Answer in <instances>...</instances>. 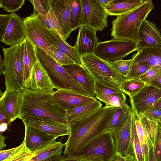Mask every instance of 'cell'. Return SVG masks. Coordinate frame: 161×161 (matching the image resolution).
<instances>
[{
	"label": "cell",
	"mask_w": 161,
	"mask_h": 161,
	"mask_svg": "<svg viewBox=\"0 0 161 161\" xmlns=\"http://www.w3.org/2000/svg\"><path fill=\"white\" fill-rule=\"evenodd\" d=\"M114 107L105 106L87 117L69 125L70 133L64 156L79 151L93 139L107 130Z\"/></svg>",
	"instance_id": "obj_1"
},
{
	"label": "cell",
	"mask_w": 161,
	"mask_h": 161,
	"mask_svg": "<svg viewBox=\"0 0 161 161\" xmlns=\"http://www.w3.org/2000/svg\"><path fill=\"white\" fill-rule=\"evenodd\" d=\"M52 92H38L25 88L21 94V115L28 114L49 118L65 125L66 111L55 99Z\"/></svg>",
	"instance_id": "obj_2"
},
{
	"label": "cell",
	"mask_w": 161,
	"mask_h": 161,
	"mask_svg": "<svg viewBox=\"0 0 161 161\" xmlns=\"http://www.w3.org/2000/svg\"><path fill=\"white\" fill-rule=\"evenodd\" d=\"M154 8L152 1L144 0L134 9L117 16L112 22L111 36L115 39L127 40L139 43L140 27Z\"/></svg>",
	"instance_id": "obj_3"
},
{
	"label": "cell",
	"mask_w": 161,
	"mask_h": 161,
	"mask_svg": "<svg viewBox=\"0 0 161 161\" xmlns=\"http://www.w3.org/2000/svg\"><path fill=\"white\" fill-rule=\"evenodd\" d=\"M39 61L44 68L55 89L68 90L89 97H93L75 81L63 66L42 49L36 47Z\"/></svg>",
	"instance_id": "obj_4"
},
{
	"label": "cell",
	"mask_w": 161,
	"mask_h": 161,
	"mask_svg": "<svg viewBox=\"0 0 161 161\" xmlns=\"http://www.w3.org/2000/svg\"><path fill=\"white\" fill-rule=\"evenodd\" d=\"M5 86V92H22L25 88L24 72L21 42L10 47H3Z\"/></svg>",
	"instance_id": "obj_5"
},
{
	"label": "cell",
	"mask_w": 161,
	"mask_h": 161,
	"mask_svg": "<svg viewBox=\"0 0 161 161\" xmlns=\"http://www.w3.org/2000/svg\"><path fill=\"white\" fill-rule=\"evenodd\" d=\"M82 65L94 81L120 90V87L125 78L109 63L94 54L81 56Z\"/></svg>",
	"instance_id": "obj_6"
},
{
	"label": "cell",
	"mask_w": 161,
	"mask_h": 161,
	"mask_svg": "<svg viewBox=\"0 0 161 161\" xmlns=\"http://www.w3.org/2000/svg\"><path fill=\"white\" fill-rule=\"evenodd\" d=\"M139 43L130 40L112 39L104 42H98L94 54L109 63H113L122 59L132 53L137 51Z\"/></svg>",
	"instance_id": "obj_7"
},
{
	"label": "cell",
	"mask_w": 161,
	"mask_h": 161,
	"mask_svg": "<svg viewBox=\"0 0 161 161\" xmlns=\"http://www.w3.org/2000/svg\"><path fill=\"white\" fill-rule=\"evenodd\" d=\"M24 23L15 13L0 14V40L12 46L22 42L26 38Z\"/></svg>",
	"instance_id": "obj_8"
},
{
	"label": "cell",
	"mask_w": 161,
	"mask_h": 161,
	"mask_svg": "<svg viewBox=\"0 0 161 161\" xmlns=\"http://www.w3.org/2000/svg\"><path fill=\"white\" fill-rule=\"evenodd\" d=\"M115 153L112 132L106 130L70 156H100L103 158V161H108Z\"/></svg>",
	"instance_id": "obj_9"
},
{
	"label": "cell",
	"mask_w": 161,
	"mask_h": 161,
	"mask_svg": "<svg viewBox=\"0 0 161 161\" xmlns=\"http://www.w3.org/2000/svg\"><path fill=\"white\" fill-rule=\"evenodd\" d=\"M82 14L80 27L85 26L97 31L108 26V15L99 0H81Z\"/></svg>",
	"instance_id": "obj_10"
},
{
	"label": "cell",
	"mask_w": 161,
	"mask_h": 161,
	"mask_svg": "<svg viewBox=\"0 0 161 161\" xmlns=\"http://www.w3.org/2000/svg\"><path fill=\"white\" fill-rule=\"evenodd\" d=\"M135 123L145 161H148L149 153L154 149L158 132L157 122L151 120L141 114L135 113Z\"/></svg>",
	"instance_id": "obj_11"
},
{
	"label": "cell",
	"mask_w": 161,
	"mask_h": 161,
	"mask_svg": "<svg viewBox=\"0 0 161 161\" xmlns=\"http://www.w3.org/2000/svg\"><path fill=\"white\" fill-rule=\"evenodd\" d=\"M26 37L35 47L42 49L55 59V56L50 45L46 39L43 23L38 14L33 13L23 19Z\"/></svg>",
	"instance_id": "obj_12"
},
{
	"label": "cell",
	"mask_w": 161,
	"mask_h": 161,
	"mask_svg": "<svg viewBox=\"0 0 161 161\" xmlns=\"http://www.w3.org/2000/svg\"><path fill=\"white\" fill-rule=\"evenodd\" d=\"M21 119L24 124H26L57 138L69 136V125L62 124L49 118L24 114L22 115Z\"/></svg>",
	"instance_id": "obj_13"
},
{
	"label": "cell",
	"mask_w": 161,
	"mask_h": 161,
	"mask_svg": "<svg viewBox=\"0 0 161 161\" xmlns=\"http://www.w3.org/2000/svg\"><path fill=\"white\" fill-rule=\"evenodd\" d=\"M161 97V89L146 84L139 92L130 98L131 110L136 114H139L153 107Z\"/></svg>",
	"instance_id": "obj_14"
},
{
	"label": "cell",
	"mask_w": 161,
	"mask_h": 161,
	"mask_svg": "<svg viewBox=\"0 0 161 161\" xmlns=\"http://www.w3.org/2000/svg\"><path fill=\"white\" fill-rule=\"evenodd\" d=\"M25 88L38 92L54 91L55 88L51 79L39 60L33 67Z\"/></svg>",
	"instance_id": "obj_15"
},
{
	"label": "cell",
	"mask_w": 161,
	"mask_h": 161,
	"mask_svg": "<svg viewBox=\"0 0 161 161\" xmlns=\"http://www.w3.org/2000/svg\"><path fill=\"white\" fill-rule=\"evenodd\" d=\"M74 0H49L52 10L63 33L64 40L68 38L73 32L70 24V16Z\"/></svg>",
	"instance_id": "obj_16"
},
{
	"label": "cell",
	"mask_w": 161,
	"mask_h": 161,
	"mask_svg": "<svg viewBox=\"0 0 161 161\" xmlns=\"http://www.w3.org/2000/svg\"><path fill=\"white\" fill-rule=\"evenodd\" d=\"M24 124L25 146L33 153L56 141L57 138L26 124Z\"/></svg>",
	"instance_id": "obj_17"
},
{
	"label": "cell",
	"mask_w": 161,
	"mask_h": 161,
	"mask_svg": "<svg viewBox=\"0 0 161 161\" xmlns=\"http://www.w3.org/2000/svg\"><path fill=\"white\" fill-rule=\"evenodd\" d=\"M95 95L105 106L120 107L126 101L125 95L120 90L111 87L94 81Z\"/></svg>",
	"instance_id": "obj_18"
},
{
	"label": "cell",
	"mask_w": 161,
	"mask_h": 161,
	"mask_svg": "<svg viewBox=\"0 0 161 161\" xmlns=\"http://www.w3.org/2000/svg\"><path fill=\"white\" fill-rule=\"evenodd\" d=\"M53 95L58 103L66 111L82 104L97 101L95 97L86 96L68 90H57Z\"/></svg>",
	"instance_id": "obj_19"
},
{
	"label": "cell",
	"mask_w": 161,
	"mask_h": 161,
	"mask_svg": "<svg viewBox=\"0 0 161 161\" xmlns=\"http://www.w3.org/2000/svg\"><path fill=\"white\" fill-rule=\"evenodd\" d=\"M22 92L15 90L4 92L0 97V106L11 124L17 118L21 119Z\"/></svg>",
	"instance_id": "obj_20"
},
{
	"label": "cell",
	"mask_w": 161,
	"mask_h": 161,
	"mask_svg": "<svg viewBox=\"0 0 161 161\" xmlns=\"http://www.w3.org/2000/svg\"><path fill=\"white\" fill-rule=\"evenodd\" d=\"M131 115L119 129L112 132L116 153L125 158L130 156L131 147Z\"/></svg>",
	"instance_id": "obj_21"
},
{
	"label": "cell",
	"mask_w": 161,
	"mask_h": 161,
	"mask_svg": "<svg viewBox=\"0 0 161 161\" xmlns=\"http://www.w3.org/2000/svg\"><path fill=\"white\" fill-rule=\"evenodd\" d=\"M43 29L45 37L50 45L64 53L75 63L82 65L81 56L75 46L70 45L56 31L48 28L44 24Z\"/></svg>",
	"instance_id": "obj_22"
},
{
	"label": "cell",
	"mask_w": 161,
	"mask_h": 161,
	"mask_svg": "<svg viewBox=\"0 0 161 161\" xmlns=\"http://www.w3.org/2000/svg\"><path fill=\"white\" fill-rule=\"evenodd\" d=\"M97 31L88 27L82 26L79 28L75 46L80 56L94 54L98 39Z\"/></svg>",
	"instance_id": "obj_23"
},
{
	"label": "cell",
	"mask_w": 161,
	"mask_h": 161,
	"mask_svg": "<svg viewBox=\"0 0 161 161\" xmlns=\"http://www.w3.org/2000/svg\"><path fill=\"white\" fill-rule=\"evenodd\" d=\"M139 48L161 47V34L155 24L146 19L140 29Z\"/></svg>",
	"instance_id": "obj_24"
},
{
	"label": "cell",
	"mask_w": 161,
	"mask_h": 161,
	"mask_svg": "<svg viewBox=\"0 0 161 161\" xmlns=\"http://www.w3.org/2000/svg\"><path fill=\"white\" fill-rule=\"evenodd\" d=\"M62 66L75 81L94 97V80L83 65L74 63Z\"/></svg>",
	"instance_id": "obj_25"
},
{
	"label": "cell",
	"mask_w": 161,
	"mask_h": 161,
	"mask_svg": "<svg viewBox=\"0 0 161 161\" xmlns=\"http://www.w3.org/2000/svg\"><path fill=\"white\" fill-rule=\"evenodd\" d=\"M21 45L25 84L29 79L33 67L39 60L36 47L28 38L26 37L21 42Z\"/></svg>",
	"instance_id": "obj_26"
},
{
	"label": "cell",
	"mask_w": 161,
	"mask_h": 161,
	"mask_svg": "<svg viewBox=\"0 0 161 161\" xmlns=\"http://www.w3.org/2000/svg\"><path fill=\"white\" fill-rule=\"evenodd\" d=\"M102 105L98 100L78 105L66 110V119L69 125L87 117L100 109Z\"/></svg>",
	"instance_id": "obj_27"
},
{
	"label": "cell",
	"mask_w": 161,
	"mask_h": 161,
	"mask_svg": "<svg viewBox=\"0 0 161 161\" xmlns=\"http://www.w3.org/2000/svg\"><path fill=\"white\" fill-rule=\"evenodd\" d=\"M64 144L56 141L34 153L32 161H59Z\"/></svg>",
	"instance_id": "obj_28"
},
{
	"label": "cell",
	"mask_w": 161,
	"mask_h": 161,
	"mask_svg": "<svg viewBox=\"0 0 161 161\" xmlns=\"http://www.w3.org/2000/svg\"><path fill=\"white\" fill-rule=\"evenodd\" d=\"M132 58L134 61H144L151 66L161 67V47H140Z\"/></svg>",
	"instance_id": "obj_29"
},
{
	"label": "cell",
	"mask_w": 161,
	"mask_h": 161,
	"mask_svg": "<svg viewBox=\"0 0 161 161\" xmlns=\"http://www.w3.org/2000/svg\"><path fill=\"white\" fill-rule=\"evenodd\" d=\"M144 0H112L104 8L108 15L118 16L131 11L139 6Z\"/></svg>",
	"instance_id": "obj_30"
},
{
	"label": "cell",
	"mask_w": 161,
	"mask_h": 161,
	"mask_svg": "<svg viewBox=\"0 0 161 161\" xmlns=\"http://www.w3.org/2000/svg\"><path fill=\"white\" fill-rule=\"evenodd\" d=\"M131 111V108L126 103L120 107H114L107 130L112 132L120 129L127 120Z\"/></svg>",
	"instance_id": "obj_31"
},
{
	"label": "cell",
	"mask_w": 161,
	"mask_h": 161,
	"mask_svg": "<svg viewBox=\"0 0 161 161\" xmlns=\"http://www.w3.org/2000/svg\"><path fill=\"white\" fill-rule=\"evenodd\" d=\"M131 115V147L130 156L135 161H145L142 148L136 131L135 114L132 110Z\"/></svg>",
	"instance_id": "obj_32"
},
{
	"label": "cell",
	"mask_w": 161,
	"mask_h": 161,
	"mask_svg": "<svg viewBox=\"0 0 161 161\" xmlns=\"http://www.w3.org/2000/svg\"><path fill=\"white\" fill-rule=\"evenodd\" d=\"M145 84L139 77L125 78L120 85V89L130 98L139 92Z\"/></svg>",
	"instance_id": "obj_33"
},
{
	"label": "cell",
	"mask_w": 161,
	"mask_h": 161,
	"mask_svg": "<svg viewBox=\"0 0 161 161\" xmlns=\"http://www.w3.org/2000/svg\"><path fill=\"white\" fill-rule=\"evenodd\" d=\"M82 14L81 0H74L71 8L70 16V26L73 32L80 27Z\"/></svg>",
	"instance_id": "obj_34"
},
{
	"label": "cell",
	"mask_w": 161,
	"mask_h": 161,
	"mask_svg": "<svg viewBox=\"0 0 161 161\" xmlns=\"http://www.w3.org/2000/svg\"><path fill=\"white\" fill-rule=\"evenodd\" d=\"M39 16L42 22L47 28L55 31L60 36L64 39L61 28L54 12L51 8L46 15H39Z\"/></svg>",
	"instance_id": "obj_35"
},
{
	"label": "cell",
	"mask_w": 161,
	"mask_h": 161,
	"mask_svg": "<svg viewBox=\"0 0 161 161\" xmlns=\"http://www.w3.org/2000/svg\"><path fill=\"white\" fill-rule=\"evenodd\" d=\"M152 66L144 61L133 60L127 79L139 77L144 74Z\"/></svg>",
	"instance_id": "obj_36"
},
{
	"label": "cell",
	"mask_w": 161,
	"mask_h": 161,
	"mask_svg": "<svg viewBox=\"0 0 161 161\" xmlns=\"http://www.w3.org/2000/svg\"><path fill=\"white\" fill-rule=\"evenodd\" d=\"M133 61L132 58L128 60H121L109 63L123 77L127 78Z\"/></svg>",
	"instance_id": "obj_37"
},
{
	"label": "cell",
	"mask_w": 161,
	"mask_h": 161,
	"mask_svg": "<svg viewBox=\"0 0 161 161\" xmlns=\"http://www.w3.org/2000/svg\"><path fill=\"white\" fill-rule=\"evenodd\" d=\"M25 0H0V7L10 14L15 13L21 8Z\"/></svg>",
	"instance_id": "obj_38"
},
{
	"label": "cell",
	"mask_w": 161,
	"mask_h": 161,
	"mask_svg": "<svg viewBox=\"0 0 161 161\" xmlns=\"http://www.w3.org/2000/svg\"><path fill=\"white\" fill-rule=\"evenodd\" d=\"M34 7L33 13L39 15H45L50 8L49 0H29Z\"/></svg>",
	"instance_id": "obj_39"
},
{
	"label": "cell",
	"mask_w": 161,
	"mask_h": 161,
	"mask_svg": "<svg viewBox=\"0 0 161 161\" xmlns=\"http://www.w3.org/2000/svg\"><path fill=\"white\" fill-rule=\"evenodd\" d=\"M161 73V67L152 66L144 74L139 77L146 84H148Z\"/></svg>",
	"instance_id": "obj_40"
},
{
	"label": "cell",
	"mask_w": 161,
	"mask_h": 161,
	"mask_svg": "<svg viewBox=\"0 0 161 161\" xmlns=\"http://www.w3.org/2000/svg\"><path fill=\"white\" fill-rule=\"evenodd\" d=\"M25 146V141L24 140L19 146L8 149L0 151V161H6L19 152Z\"/></svg>",
	"instance_id": "obj_41"
},
{
	"label": "cell",
	"mask_w": 161,
	"mask_h": 161,
	"mask_svg": "<svg viewBox=\"0 0 161 161\" xmlns=\"http://www.w3.org/2000/svg\"><path fill=\"white\" fill-rule=\"evenodd\" d=\"M34 153H32L26 147L6 161H26L31 158Z\"/></svg>",
	"instance_id": "obj_42"
},
{
	"label": "cell",
	"mask_w": 161,
	"mask_h": 161,
	"mask_svg": "<svg viewBox=\"0 0 161 161\" xmlns=\"http://www.w3.org/2000/svg\"><path fill=\"white\" fill-rule=\"evenodd\" d=\"M51 47L55 55V59L61 65L75 63L64 53L56 47L51 45Z\"/></svg>",
	"instance_id": "obj_43"
},
{
	"label": "cell",
	"mask_w": 161,
	"mask_h": 161,
	"mask_svg": "<svg viewBox=\"0 0 161 161\" xmlns=\"http://www.w3.org/2000/svg\"><path fill=\"white\" fill-rule=\"evenodd\" d=\"M59 161H103V158L100 156H63Z\"/></svg>",
	"instance_id": "obj_44"
},
{
	"label": "cell",
	"mask_w": 161,
	"mask_h": 161,
	"mask_svg": "<svg viewBox=\"0 0 161 161\" xmlns=\"http://www.w3.org/2000/svg\"><path fill=\"white\" fill-rule=\"evenodd\" d=\"M140 114L149 119L157 122L161 116V111L152 107Z\"/></svg>",
	"instance_id": "obj_45"
},
{
	"label": "cell",
	"mask_w": 161,
	"mask_h": 161,
	"mask_svg": "<svg viewBox=\"0 0 161 161\" xmlns=\"http://www.w3.org/2000/svg\"><path fill=\"white\" fill-rule=\"evenodd\" d=\"M154 153L157 161H161V128L158 125Z\"/></svg>",
	"instance_id": "obj_46"
},
{
	"label": "cell",
	"mask_w": 161,
	"mask_h": 161,
	"mask_svg": "<svg viewBox=\"0 0 161 161\" xmlns=\"http://www.w3.org/2000/svg\"><path fill=\"white\" fill-rule=\"evenodd\" d=\"M161 89V73L148 84Z\"/></svg>",
	"instance_id": "obj_47"
},
{
	"label": "cell",
	"mask_w": 161,
	"mask_h": 161,
	"mask_svg": "<svg viewBox=\"0 0 161 161\" xmlns=\"http://www.w3.org/2000/svg\"><path fill=\"white\" fill-rule=\"evenodd\" d=\"M0 124L6 123L9 125L11 123L8 119L3 109L0 106Z\"/></svg>",
	"instance_id": "obj_48"
},
{
	"label": "cell",
	"mask_w": 161,
	"mask_h": 161,
	"mask_svg": "<svg viewBox=\"0 0 161 161\" xmlns=\"http://www.w3.org/2000/svg\"><path fill=\"white\" fill-rule=\"evenodd\" d=\"M126 158L115 153L108 161H126Z\"/></svg>",
	"instance_id": "obj_49"
},
{
	"label": "cell",
	"mask_w": 161,
	"mask_h": 161,
	"mask_svg": "<svg viewBox=\"0 0 161 161\" xmlns=\"http://www.w3.org/2000/svg\"><path fill=\"white\" fill-rule=\"evenodd\" d=\"M6 137L4 136L2 133H0V149L2 150L6 146L5 142V140L6 139Z\"/></svg>",
	"instance_id": "obj_50"
},
{
	"label": "cell",
	"mask_w": 161,
	"mask_h": 161,
	"mask_svg": "<svg viewBox=\"0 0 161 161\" xmlns=\"http://www.w3.org/2000/svg\"><path fill=\"white\" fill-rule=\"evenodd\" d=\"M148 161H157L154 153V149H152L149 153Z\"/></svg>",
	"instance_id": "obj_51"
},
{
	"label": "cell",
	"mask_w": 161,
	"mask_h": 161,
	"mask_svg": "<svg viewBox=\"0 0 161 161\" xmlns=\"http://www.w3.org/2000/svg\"><path fill=\"white\" fill-rule=\"evenodd\" d=\"M4 61L3 60L1 56L0 55V75L4 74Z\"/></svg>",
	"instance_id": "obj_52"
},
{
	"label": "cell",
	"mask_w": 161,
	"mask_h": 161,
	"mask_svg": "<svg viewBox=\"0 0 161 161\" xmlns=\"http://www.w3.org/2000/svg\"><path fill=\"white\" fill-rule=\"evenodd\" d=\"M153 108L161 111V97L154 103Z\"/></svg>",
	"instance_id": "obj_53"
},
{
	"label": "cell",
	"mask_w": 161,
	"mask_h": 161,
	"mask_svg": "<svg viewBox=\"0 0 161 161\" xmlns=\"http://www.w3.org/2000/svg\"><path fill=\"white\" fill-rule=\"evenodd\" d=\"M8 125L6 123L0 124V133H2L5 131L8 128Z\"/></svg>",
	"instance_id": "obj_54"
},
{
	"label": "cell",
	"mask_w": 161,
	"mask_h": 161,
	"mask_svg": "<svg viewBox=\"0 0 161 161\" xmlns=\"http://www.w3.org/2000/svg\"><path fill=\"white\" fill-rule=\"evenodd\" d=\"M99 3L104 8L109 3L112 1V0H99Z\"/></svg>",
	"instance_id": "obj_55"
},
{
	"label": "cell",
	"mask_w": 161,
	"mask_h": 161,
	"mask_svg": "<svg viewBox=\"0 0 161 161\" xmlns=\"http://www.w3.org/2000/svg\"><path fill=\"white\" fill-rule=\"evenodd\" d=\"M157 122L159 126L161 128V116L158 120Z\"/></svg>",
	"instance_id": "obj_56"
},
{
	"label": "cell",
	"mask_w": 161,
	"mask_h": 161,
	"mask_svg": "<svg viewBox=\"0 0 161 161\" xmlns=\"http://www.w3.org/2000/svg\"><path fill=\"white\" fill-rule=\"evenodd\" d=\"M126 161H135L130 156H129L126 158Z\"/></svg>",
	"instance_id": "obj_57"
},
{
	"label": "cell",
	"mask_w": 161,
	"mask_h": 161,
	"mask_svg": "<svg viewBox=\"0 0 161 161\" xmlns=\"http://www.w3.org/2000/svg\"><path fill=\"white\" fill-rule=\"evenodd\" d=\"M31 158H30V159L28 160H27L26 161H32V160L31 159Z\"/></svg>",
	"instance_id": "obj_58"
},
{
	"label": "cell",
	"mask_w": 161,
	"mask_h": 161,
	"mask_svg": "<svg viewBox=\"0 0 161 161\" xmlns=\"http://www.w3.org/2000/svg\"></svg>",
	"instance_id": "obj_59"
}]
</instances>
